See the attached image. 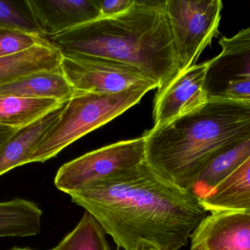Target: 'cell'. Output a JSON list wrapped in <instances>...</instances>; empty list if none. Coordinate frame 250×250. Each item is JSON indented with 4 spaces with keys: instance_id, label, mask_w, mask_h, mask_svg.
Here are the masks:
<instances>
[{
    "instance_id": "6da1fadb",
    "label": "cell",
    "mask_w": 250,
    "mask_h": 250,
    "mask_svg": "<svg viewBox=\"0 0 250 250\" xmlns=\"http://www.w3.org/2000/svg\"><path fill=\"white\" fill-rule=\"evenodd\" d=\"M119 249L179 250L207 217L201 201L159 179L147 165L128 169L70 195Z\"/></svg>"
},
{
    "instance_id": "7a4b0ae2",
    "label": "cell",
    "mask_w": 250,
    "mask_h": 250,
    "mask_svg": "<svg viewBox=\"0 0 250 250\" xmlns=\"http://www.w3.org/2000/svg\"><path fill=\"white\" fill-rule=\"evenodd\" d=\"M146 161L163 182L190 192L218 156L250 139V102L208 98L197 111L148 131Z\"/></svg>"
},
{
    "instance_id": "3957f363",
    "label": "cell",
    "mask_w": 250,
    "mask_h": 250,
    "mask_svg": "<svg viewBox=\"0 0 250 250\" xmlns=\"http://www.w3.org/2000/svg\"><path fill=\"white\" fill-rule=\"evenodd\" d=\"M166 1L135 0L126 13L100 18L46 38L62 53L102 57L132 66L167 86L179 73Z\"/></svg>"
},
{
    "instance_id": "277c9868",
    "label": "cell",
    "mask_w": 250,
    "mask_h": 250,
    "mask_svg": "<svg viewBox=\"0 0 250 250\" xmlns=\"http://www.w3.org/2000/svg\"><path fill=\"white\" fill-rule=\"evenodd\" d=\"M151 90L135 88L109 95L76 94L60 118L47 131L29 163L45 162L66 147L106 124L138 104Z\"/></svg>"
},
{
    "instance_id": "5b68a950",
    "label": "cell",
    "mask_w": 250,
    "mask_h": 250,
    "mask_svg": "<svg viewBox=\"0 0 250 250\" xmlns=\"http://www.w3.org/2000/svg\"><path fill=\"white\" fill-rule=\"evenodd\" d=\"M221 0H167L166 13L177 56L179 72L195 66L219 34Z\"/></svg>"
},
{
    "instance_id": "8992f818",
    "label": "cell",
    "mask_w": 250,
    "mask_h": 250,
    "mask_svg": "<svg viewBox=\"0 0 250 250\" xmlns=\"http://www.w3.org/2000/svg\"><path fill=\"white\" fill-rule=\"evenodd\" d=\"M146 162L144 135L104 147L63 164L56 175L54 184L59 190L70 195Z\"/></svg>"
},
{
    "instance_id": "52a82bcc",
    "label": "cell",
    "mask_w": 250,
    "mask_h": 250,
    "mask_svg": "<svg viewBox=\"0 0 250 250\" xmlns=\"http://www.w3.org/2000/svg\"><path fill=\"white\" fill-rule=\"evenodd\" d=\"M61 70L76 94L109 95L135 88H158L132 66L102 57L62 52Z\"/></svg>"
},
{
    "instance_id": "ba28073f",
    "label": "cell",
    "mask_w": 250,
    "mask_h": 250,
    "mask_svg": "<svg viewBox=\"0 0 250 250\" xmlns=\"http://www.w3.org/2000/svg\"><path fill=\"white\" fill-rule=\"evenodd\" d=\"M208 66L207 61L179 72L167 86L157 91L153 110L154 129L197 111L207 104Z\"/></svg>"
},
{
    "instance_id": "9c48e42d",
    "label": "cell",
    "mask_w": 250,
    "mask_h": 250,
    "mask_svg": "<svg viewBox=\"0 0 250 250\" xmlns=\"http://www.w3.org/2000/svg\"><path fill=\"white\" fill-rule=\"evenodd\" d=\"M189 250H250V212L207 216L190 236Z\"/></svg>"
},
{
    "instance_id": "30bf717a",
    "label": "cell",
    "mask_w": 250,
    "mask_h": 250,
    "mask_svg": "<svg viewBox=\"0 0 250 250\" xmlns=\"http://www.w3.org/2000/svg\"><path fill=\"white\" fill-rule=\"evenodd\" d=\"M42 35L51 38L101 18L98 0H28Z\"/></svg>"
},
{
    "instance_id": "8fae6325",
    "label": "cell",
    "mask_w": 250,
    "mask_h": 250,
    "mask_svg": "<svg viewBox=\"0 0 250 250\" xmlns=\"http://www.w3.org/2000/svg\"><path fill=\"white\" fill-rule=\"evenodd\" d=\"M221 52L208 60L206 90L208 97L230 81L250 79V27L219 41Z\"/></svg>"
},
{
    "instance_id": "7c38bea8",
    "label": "cell",
    "mask_w": 250,
    "mask_h": 250,
    "mask_svg": "<svg viewBox=\"0 0 250 250\" xmlns=\"http://www.w3.org/2000/svg\"><path fill=\"white\" fill-rule=\"evenodd\" d=\"M67 102L60 104L29 126L19 129L8 139L0 151V176L28 164L29 157L47 131L60 118Z\"/></svg>"
},
{
    "instance_id": "4fadbf2b",
    "label": "cell",
    "mask_w": 250,
    "mask_h": 250,
    "mask_svg": "<svg viewBox=\"0 0 250 250\" xmlns=\"http://www.w3.org/2000/svg\"><path fill=\"white\" fill-rule=\"evenodd\" d=\"M62 51L44 38L31 48L0 57V85L32 73L61 68Z\"/></svg>"
},
{
    "instance_id": "5bb4252c",
    "label": "cell",
    "mask_w": 250,
    "mask_h": 250,
    "mask_svg": "<svg viewBox=\"0 0 250 250\" xmlns=\"http://www.w3.org/2000/svg\"><path fill=\"white\" fill-rule=\"evenodd\" d=\"M73 93L61 68L32 73L0 85V96L52 98L64 103L70 101Z\"/></svg>"
},
{
    "instance_id": "9a60e30c",
    "label": "cell",
    "mask_w": 250,
    "mask_h": 250,
    "mask_svg": "<svg viewBox=\"0 0 250 250\" xmlns=\"http://www.w3.org/2000/svg\"><path fill=\"white\" fill-rule=\"evenodd\" d=\"M201 202L211 214L250 211V157Z\"/></svg>"
},
{
    "instance_id": "2e32d148",
    "label": "cell",
    "mask_w": 250,
    "mask_h": 250,
    "mask_svg": "<svg viewBox=\"0 0 250 250\" xmlns=\"http://www.w3.org/2000/svg\"><path fill=\"white\" fill-rule=\"evenodd\" d=\"M42 210L21 198L0 202V238L30 237L41 233Z\"/></svg>"
},
{
    "instance_id": "e0dca14e",
    "label": "cell",
    "mask_w": 250,
    "mask_h": 250,
    "mask_svg": "<svg viewBox=\"0 0 250 250\" xmlns=\"http://www.w3.org/2000/svg\"><path fill=\"white\" fill-rule=\"evenodd\" d=\"M250 157V139L223 153L198 176L190 192L200 201L229 177Z\"/></svg>"
},
{
    "instance_id": "ac0fdd59",
    "label": "cell",
    "mask_w": 250,
    "mask_h": 250,
    "mask_svg": "<svg viewBox=\"0 0 250 250\" xmlns=\"http://www.w3.org/2000/svg\"><path fill=\"white\" fill-rule=\"evenodd\" d=\"M62 104L52 98L0 96V126L26 127Z\"/></svg>"
},
{
    "instance_id": "d6986e66",
    "label": "cell",
    "mask_w": 250,
    "mask_h": 250,
    "mask_svg": "<svg viewBox=\"0 0 250 250\" xmlns=\"http://www.w3.org/2000/svg\"><path fill=\"white\" fill-rule=\"evenodd\" d=\"M101 223L85 211L76 228L51 250H111Z\"/></svg>"
},
{
    "instance_id": "ffe728a7",
    "label": "cell",
    "mask_w": 250,
    "mask_h": 250,
    "mask_svg": "<svg viewBox=\"0 0 250 250\" xmlns=\"http://www.w3.org/2000/svg\"><path fill=\"white\" fill-rule=\"evenodd\" d=\"M0 26L43 37L28 0H0Z\"/></svg>"
},
{
    "instance_id": "44dd1931",
    "label": "cell",
    "mask_w": 250,
    "mask_h": 250,
    "mask_svg": "<svg viewBox=\"0 0 250 250\" xmlns=\"http://www.w3.org/2000/svg\"><path fill=\"white\" fill-rule=\"evenodd\" d=\"M44 38L0 26V57L28 49Z\"/></svg>"
},
{
    "instance_id": "7402d4cb",
    "label": "cell",
    "mask_w": 250,
    "mask_h": 250,
    "mask_svg": "<svg viewBox=\"0 0 250 250\" xmlns=\"http://www.w3.org/2000/svg\"><path fill=\"white\" fill-rule=\"evenodd\" d=\"M208 98L250 102V79H235L228 82Z\"/></svg>"
},
{
    "instance_id": "603a6c76",
    "label": "cell",
    "mask_w": 250,
    "mask_h": 250,
    "mask_svg": "<svg viewBox=\"0 0 250 250\" xmlns=\"http://www.w3.org/2000/svg\"><path fill=\"white\" fill-rule=\"evenodd\" d=\"M135 2V0H98L101 18H112L120 16L130 10Z\"/></svg>"
},
{
    "instance_id": "cb8c5ba5",
    "label": "cell",
    "mask_w": 250,
    "mask_h": 250,
    "mask_svg": "<svg viewBox=\"0 0 250 250\" xmlns=\"http://www.w3.org/2000/svg\"><path fill=\"white\" fill-rule=\"evenodd\" d=\"M19 129H20L0 126V151L4 146V144L18 132Z\"/></svg>"
},
{
    "instance_id": "d4e9b609",
    "label": "cell",
    "mask_w": 250,
    "mask_h": 250,
    "mask_svg": "<svg viewBox=\"0 0 250 250\" xmlns=\"http://www.w3.org/2000/svg\"><path fill=\"white\" fill-rule=\"evenodd\" d=\"M137 250H157L155 248H152V247L149 246H141L138 248Z\"/></svg>"
},
{
    "instance_id": "484cf974",
    "label": "cell",
    "mask_w": 250,
    "mask_h": 250,
    "mask_svg": "<svg viewBox=\"0 0 250 250\" xmlns=\"http://www.w3.org/2000/svg\"><path fill=\"white\" fill-rule=\"evenodd\" d=\"M8 250H32L30 249V248H11V249Z\"/></svg>"
},
{
    "instance_id": "4316f807",
    "label": "cell",
    "mask_w": 250,
    "mask_h": 250,
    "mask_svg": "<svg viewBox=\"0 0 250 250\" xmlns=\"http://www.w3.org/2000/svg\"><path fill=\"white\" fill-rule=\"evenodd\" d=\"M249 212H250V211H249Z\"/></svg>"
},
{
    "instance_id": "83f0119b",
    "label": "cell",
    "mask_w": 250,
    "mask_h": 250,
    "mask_svg": "<svg viewBox=\"0 0 250 250\" xmlns=\"http://www.w3.org/2000/svg\"></svg>"
}]
</instances>
